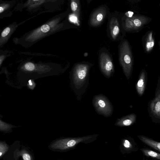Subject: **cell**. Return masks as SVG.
Segmentation results:
<instances>
[{
    "label": "cell",
    "mask_w": 160,
    "mask_h": 160,
    "mask_svg": "<svg viewBox=\"0 0 160 160\" xmlns=\"http://www.w3.org/2000/svg\"><path fill=\"white\" fill-rule=\"evenodd\" d=\"M107 8L101 6L98 8L93 15L92 18V23L95 25H98L102 23L104 19L107 14Z\"/></svg>",
    "instance_id": "obj_13"
},
{
    "label": "cell",
    "mask_w": 160,
    "mask_h": 160,
    "mask_svg": "<svg viewBox=\"0 0 160 160\" xmlns=\"http://www.w3.org/2000/svg\"><path fill=\"white\" fill-rule=\"evenodd\" d=\"M149 20L148 18L142 16L127 17L123 21V27L128 31H137L142 28Z\"/></svg>",
    "instance_id": "obj_6"
},
{
    "label": "cell",
    "mask_w": 160,
    "mask_h": 160,
    "mask_svg": "<svg viewBox=\"0 0 160 160\" xmlns=\"http://www.w3.org/2000/svg\"><path fill=\"white\" fill-rule=\"evenodd\" d=\"M50 27L48 25H43L41 28V31L43 32H48L50 30Z\"/></svg>",
    "instance_id": "obj_23"
},
{
    "label": "cell",
    "mask_w": 160,
    "mask_h": 160,
    "mask_svg": "<svg viewBox=\"0 0 160 160\" xmlns=\"http://www.w3.org/2000/svg\"><path fill=\"white\" fill-rule=\"evenodd\" d=\"M9 147L5 141H0V158L8 150Z\"/></svg>",
    "instance_id": "obj_19"
},
{
    "label": "cell",
    "mask_w": 160,
    "mask_h": 160,
    "mask_svg": "<svg viewBox=\"0 0 160 160\" xmlns=\"http://www.w3.org/2000/svg\"><path fill=\"white\" fill-rule=\"evenodd\" d=\"M143 154L146 156L154 158L159 160L160 159V154L145 148L141 149Z\"/></svg>",
    "instance_id": "obj_16"
},
{
    "label": "cell",
    "mask_w": 160,
    "mask_h": 160,
    "mask_svg": "<svg viewBox=\"0 0 160 160\" xmlns=\"http://www.w3.org/2000/svg\"><path fill=\"white\" fill-rule=\"evenodd\" d=\"M88 68L87 66H83L78 68L70 78L72 87L77 94L83 93L88 86Z\"/></svg>",
    "instance_id": "obj_3"
},
{
    "label": "cell",
    "mask_w": 160,
    "mask_h": 160,
    "mask_svg": "<svg viewBox=\"0 0 160 160\" xmlns=\"http://www.w3.org/2000/svg\"><path fill=\"white\" fill-rule=\"evenodd\" d=\"M92 103L96 112L99 114L108 118L111 116L113 108L108 98L104 95L99 94L95 96Z\"/></svg>",
    "instance_id": "obj_4"
},
{
    "label": "cell",
    "mask_w": 160,
    "mask_h": 160,
    "mask_svg": "<svg viewBox=\"0 0 160 160\" xmlns=\"http://www.w3.org/2000/svg\"><path fill=\"white\" fill-rule=\"evenodd\" d=\"M16 3L15 0L3 1L0 3V18L10 17Z\"/></svg>",
    "instance_id": "obj_9"
},
{
    "label": "cell",
    "mask_w": 160,
    "mask_h": 160,
    "mask_svg": "<svg viewBox=\"0 0 160 160\" xmlns=\"http://www.w3.org/2000/svg\"><path fill=\"white\" fill-rule=\"evenodd\" d=\"M138 137L142 142L159 152L160 151V142L154 141L143 136L140 135L138 136Z\"/></svg>",
    "instance_id": "obj_14"
},
{
    "label": "cell",
    "mask_w": 160,
    "mask_h": 160,
    "mask_svg": "<svg viewBox=\"0 0 160 160\" xmlns=\"http://www.w3.org/2000/svg\"><path fill=\"white\" fill-rule=\"evenodd\" d=\"M109 28L110 34L113 40H116L120 34V26L118 18L113 17L110 19Z\"/></svg>",
    "instance_id": "obj_12"
},
{
    "label": "cell",
    "mask_w": 160,
    "mask_h": 160,
    "mask_svg": "<svg viewBox=\"0 0 160 160\" xmlns=\"http://www.w3.org/2000/svg\"><path fill=\"white\" fill-rule=\"evenodd\" d=\"M78 5L75 2H72L71 3V7L72 10L73 11H76Z\"/></svg>",
    "instance_id": "obj_24"
},
{
    "label": "cell",
    "mask_w": 160,
    "mask_h": 160,
    "mask_svg": "<svg viewBox=\"0 0 160 160\" xmlns=\"http://www.w3.org/2000/svg\"><path fill=\"white\" fill-rule=\"evenodd\" d=\"M3 1L2 0H0V3H1V2H3Z\"/></svg>",
    "instance_id": "obj_26"
},
{
    "label": "cell",
    "mask_w": 160,
    "mask_h": 160,
    "mask_svg": "<svg viewBox=\"0 0 160 160\" xmlns=\"http://www.w3.org/2000/svg\"><path fill=\"white\" fill-rule=\"evenodd\" d=\"M122 146L126 150H131L132 149V143L127 139H125L123 141Z\"/></svg>",
    "instance_id": "obj_22"
},
{
    "label": "cell",
    "mask_w": 160,
    "mask_h": 160,
    "mask_svg": "<svg viewBox=\"0 0 160 160\" xmlns=\"http://www.w3.org/2000/svg\"><path fill=\"white\" fill-rule=\"evenodd\" d=\"M19 154L22 157L23 160H34L31 154L25 149L21 150L19 152Z\"/></svg>",
    "instance_id": "obj_17"
},
{
    "label": "cell",
    "mask_w": 160,
    "mask_h": 160,
    "mask_svg": "<svg viewBox=\"0 0 160 160\" xmlns=\"http://www.w3.org/2000/svg\"><path fill=\"white\" fill-rule=\"evenodd\" d=\"M119 60L124 73L128 80L132 74L133 59L130 46L126 40L123 42L120 46Z\"/></svg>",
    "instance_id": "obj_2"
},
{
    "label": "cell",
    "mask_w": 160,
    "mask_h": 160,
    "mask_svg": "<svg viewBox=\"0 0 160 160\" xmlns=\"http://www.w3.org/2000/svg\"><path fill=\"white\" fill-rule=\"evenodd\" d=\"M22 68L26 71L31 72L35 69V65L32 62H27L23 66Z\"/></svg>",
    "instance_id": "obj_21"
},
{
    "label": "cell",
    "mask_w": 160,
    "mask_h": 160,
    "mask_svg": "<svg viewBox=\"0 0 160 160\" xmlns=\"http://www.w3.org/2000/svg\"><path fill=\"white\" fill-rule=\"evenodd\" d=\"M147 73L144 69L141 72L136 85V89L138 94L142 96L145 90L147 82Z\"/></svg>",
    "instance_id": "obj_10"
},
{
    "label": "cell",
    "mask_w": 160,
    "mask_h": 160,
    "mask_svg": "<svg viewBox=\"0 0 160 160\" xmlns=\"http://www.w3.org/2000/svg\"><path fill=\"white\" fill-rule=\"evenodd\" d=\"M13 128V126L7 124L0 120V131L3 132H10Z\"/></svg>",
    "instance_id": "obj_18"
},
{
    "label": "cell",
    "mask_w": 160,
    "mask_h": 160,
    "mask_svg": "<svg viewBox=\"0 0 160 160\" xmlns=\"http://www.w3.org/2000/svg\"><path fill=\"white\" fill-rule=\"evenodd\" d=\"M97 135L76 137H62L52 141L48 146V149L53 151L63 152L75 148L80 143L87 144L95 140Z\"/></svg>",
    "instance_id": "obj_1"
},
{
    "label": "cell",
    "mask_w": 160,
    "mask_h": 160,
    "mask_svg": "<svg viewBox=\"0 0 160 160\" xmlns=\"http://www.w3.org/2000/svg\"><path fill=\"white\" fill-rule=\"evenodd\" d=\"M144 45L147 52H149L152 50L154 45V41L152 32H149L146 36Z\"/></svg>",
    "instance_id": "obj_15"
},
{
    "label": "cell",
    "mask_w": 160,
    "mask_h": 160,
    "mask_svg": "<svg viewBox=\"0 0 160 160\" xmlns=\"http://www.w3.org/2000/svg\"><path fill=\"white\" fill-rule=\"evenodd\" d=\"M70 20L73 22H75L77 21V18L75 16H72L70 18Z\"/></svg>",
    "instance_id": "obj_25"
},
{
    "label": "cell",
    "mask_w": 160,
    "mask_h": 160,
    "mask_svg": "<svg viewBox=\"0 0 160 160\" xmlns=\"http://www.w3.org/2000/svg\"><path fill=\"white\" fill-rule=\"evenodd\" d=\"M137 116L134 113L129 114L120 118H118L115 125L120 127L129 126L135 122Z\"/></svg>",
    "instance_id": "obj_11"
},
{
    "label": "cell",
    "mask_w": 160,
    "mask_h": 160,
    "mask_svg": "<svg viewBox=\"0 0 160 160\" xmlns=\"http://www.w3.org/2000/svg\"><path fill=\"white\" fill-rule=\"evenodd\" d=\"M10 52L7 50L0 49V66L4 61L10 56Z\"/></svg>",
    "instance_id": "obj_20"
},
{
    "label": "cell",
    "mask_w": 160,
    "mask_h": 160,
    "mask_svg": "<svg viewBox=\"0 0 160 160\" xmlns=\"http://www.w3.org/2000/svg\"><path fill=\"white\" fill-rule=\"evenodd\" d=\"M20 24L14 22L0 30V48L8 42Z\"/></svg>",
    "instance_id": "obj_8"
},
{
    "label": "cell",
    "mask_w": 160,
    "mask_h": 160,
    "mask_svg": "<svg viewBox=\"0 0 160 160\" xmlns=\"http://www.w3.org/2000/svg\"><path fill=\"white\" fill-rule=\"evenodd\" d=\"M148 110L150 117L153 122L160 123V78L158 77V82L154 98L148 103Z\"/></svg>",
    "instance_id": "obj_5"
},
{
    "label": "cell",
    "mask_w": 160,
    "mask_h": 160,
    "mask_svg": "<svg viewBox=\"0 0 160 160\" xmlns=\"http://www.w3.org/2000/svg\"><path fill=\"white\" fill-rule=\"evenodd\" d=\"M100 67L102 73L107 78H110L114 72L112 60L107 53L102 52L100 58Z\"/></svg>",
    "instance_id": "obj_7"
}]
</instances>
